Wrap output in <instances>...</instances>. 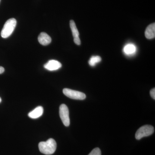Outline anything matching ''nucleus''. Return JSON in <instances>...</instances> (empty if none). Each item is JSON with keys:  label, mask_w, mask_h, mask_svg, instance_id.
<instances>
[{"label": "nucleus", "mask_w": 155, "mask_h": 155, "mask_svg": "<svg viewBox=\"0 0 155 155\" xmlns=\"http://www.w3.org/2000/svg\"><path fill=\"white\" fill-rule=\"evenodd\" d=\"M1 102H2V99H1V98L0 97V103H1Z\"/></svg>", "instance_id": "f3484780"}, {"label": "nucleus", "mask_w": 155, "mask_h": 155, "mask_svg": "<svg viewBox=\"0 0 155 155\" xmlns=\"http://www.w3.org/2000/svg\"><path fill=\"white\" fill-rule=\"evenodd\" d=\"M43 111V108L41 106H39L30 112L28 114V116L31 119H37L42 115Z\"/></svg>", "instance_id": "1a4fd4ad"}, {"label": "nucleus", "mask_w": 155, "mask_h": 155, "mask_svg": "<svg viewBox=\"0 0 155 155\" xmlns=\"http://www.w3.org/2000/svg\"><path fill=\"white\" fill-rule=\"evenodd\" d=\"M5 72V69L4 67H0V74H2Z\"/></svg>", "instance_id": "dca6fc26"}, {"label": "nucleus", "mask_w": 155, "mask_h": 155, "mask_svg": "<svg viewBox=\"0 0 155 155\" xmlns=\"http://www.w3.org/2000/svg\"><path fill=\"white\" fill-rule=\"evenodd\" d=\"M150 94L151 96L153 99L154 100L155 99V88H153L150 91Z\"/></svg>", "instance_id": "4468645a"}, {"label": "nucleus", "mask_w": 155, "mask_h": 155, "mask_svg": "<svg viewBox=\"0 0 155 155\" xmlns=\"http://www.w3.org/2000/svg\"><path fill=\"white\" fill-rule=\"evenodd\" d=\"M70 27L74 38L79 37V33L77 27L75 25V22L73 20L70 21Z\"/></svg>", "instance_id": "9d476101"}, {"label": "nucleus", "mask_w": 155, "mask_h": 155, "mask_svg": "<svg viewBox=\"0 0 155 155\" xmlns=\"http://www.w3.org/2000/svg\"><path fill=\"white\" fill-rule=\"evenodd\" d=\"M40 151L45 155H51L55 152L57 143L54 139L50 138L46 141H42L38 144Z\"/></svg>", "instance_id": "f257e3e1"}, {"label": "nucleus", "mask_w": 155, "mask_h": 155, "mask_svg": "<svg viewBox=\"0 0 155 155\" xmlns=\"http://www.w3.org/2000/svg\"><path fill=\"white\" fill-rule=\"evenodd\" d=\"M88 155H101V150L99 148H96L93 150Z\"/></svg>", "instance_id": "ddd939ff"}, {"label": "nucleus", "mask_w": 155, "mask_h": 155, "mask_svg": "<svg viewBox=\"0 0 155 155\" xmlns=\"http://www.w3.org/2000/svg\"><path fill=\"white\" fill-rule=\"evenodd\" d=\"M44 67L45 69L49 71H55L60 69L62 67V64L56 60H50L45 64Z\"/></svg>", "instance_id": "423d86ee"}, {"label": "nucleus", "mask_w": 155, "mask_h": 155, "mask_svg": "<svg viewBox=\"0 0 155 155\" xmlns=\"http://www.w3.org/2000/svg\"><path fill=\"white\" fill-rule=\"evenodd\" d=\"M63 93L66 96L74 100H83L86 98V95L81 92L69 88H64Z\"/></svg>", "instance_id": "39448f33"}, {"label": "nucleus", "mask_w": 155, "mask_h": 155, "mask_svg": "<svg viewBox=\"0 0 155 155\" xmlns=\"http://www.w3.org/2000/svg\"><path fill=\"white\" fill-rule=\"evenodd\" d=\"M17 25V20L11 18L7 20L1 31V36L3 38H7L12 34Z\"/></svg>", "instance_id": "f03ea898"}, {"label": "nucleus", "mask_w": 155, "mask_h": 155, "mask_svg": "<svg viewBox=\"0 0 155 155\" xmlns=\"http://www.w3.org/2000/svg\"><path fill=\"white\" fill-rule=\"evenodd\" d=\"M74 41L75 44L78 45H81V41L79 37L74 38Z\"/></svg>", "instance_id": "2eb2a0df"}, {"label": "nucleus", "mask_w": 155, "mask_h": 155, "mask_svg": "<svg viewBox=\"0 0 155 155\" xmlns=\"http://www.w3.org/2000/svg\"><path fill=\"white\" fill-rule=\"evenodd\" d=\"M0 1H1V0H0Z\"/></svg>", "instance_id": "a211bd4d"}, {"label": "nucleus", "mask_w": 155, "mask_h": 155, "mask_svg": "<svg viewBox=\"0 0 155 155\" xmlns=\"http://www.w3.org/2000/svg\"><path fill=\"white\" fill-rule=\"evenodd\" d=\"M124 52L127 54H130L135 52L136 48L133 45L129 44L125 46L124 48Z\"/></svg>", "instance_id": "9b49d317"}, {"label": "nucleus", "mask_w": 155, "mask_h": 155, "mask_svg": "<svg viewBox=\"0 0 155 155\" xmlns=\"http://www.w3.org/2000/svg\"><path fill=\"white\" fill-rule=\"evenodd\" d=\"M59 114L63 124L66 127L70 125V119L69 116V110L67 105L62 104L59 109Z\"/></svg>", "instance_id": "20e7f679"}, {"label": "nucleus", "mask_w": 155, "mask_h": 155, "mask_svg": "<svg viewBox=\"0 0 155 155\" xmlns=\"http://www.w3.org/2000/svg\"><path fill=\"white\" fill-rule=\"evenodd\" d=\"M154 131L153 126L150 125H145L140 127L135 134V138L137 140L141 139L145 137H147L152 134Z\"/></svg>", "instance_id": "7ed1b4c3"}, {"label": "nucleus", "mask_w": 155, "mask_h": 155, "mask_svg": "<svg viewBox=\"0 0 155 155\" xmlns=\"http://www.w3.org/2000/svg\"><path fill=\"white\" fill-rule=\"evenodd\" d=\"M38 41L40 44L42 45H48L51 42V38L49 35L45 32H41L38 37Z\"/></svg>", "instance_id": "0eeeda50"}, {"label": "nucleus", "mask_w": 155, "mask_h": 155, "mask_svg": "<svg viewBox=\"0 0 155 155\" xmlns=\"http://www.w3.org/2000/svg\"><path fill=\"white\" fill-rule=\"evenodd\" d=\"M146 38L148 39L154 38L155 37V23L149 25L145 31Z\"/></svg>", "instance_id": "6e6552de"}, {"label": "nucleus", "mask_w": 155, "mask_h": 155, "mask_svg": "<svg viewBox=\"0 0 155 155\" xmlns=\"http://www.w3.org/2000/svg\"><path fill=\"white\" fill-rule=\"evenodd\" d=\"M101 61V58L100 56H93L90 59L88 63L91 66L94 67L95 66L96 64L99 63Z\"/></svg>", "instance_id": "f8f14e48"}]
</instances>
